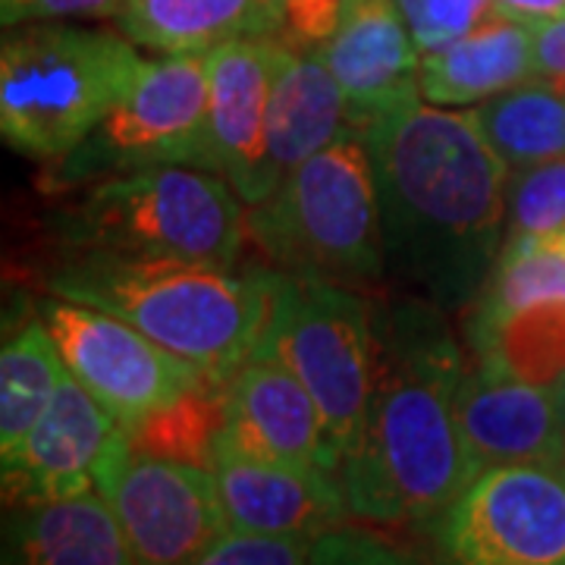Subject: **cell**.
I'll use <instances>...</instances> for the list:
<instances>
[{
	"mask_svg": "<svg viewBox=\"0 0 565 565\" xmlns=\"http://www.w3.org/2000/svg\"><path fill=\"white\" fill-rule=\"evenodd\" d=\"M255 355L280 362L302 381L343 462L377 390L381 340L374 308L343 282L274 270V305Z\"/></svg>",
	"mask_w": 565,
	"mask_h": 565,
	"instance_id": "cell-7",
	"label": "cell"
},
{
	"mask_svg": "<svg viewBox=\"0 0 565 565\" xmlns=\"http://www.w3.org/2000/svg\"><path fill=\"white\" fill-rule=\"evenodd\" d=\"M493 3L505 17L534 22V25L565 17V0H493Z\"/></svg>",
	"mask_w": 565,
	"mask_h": 565,
	"instance_id": "cell-34",
	"label": "cell"
},
{
	"mask_svg": "<svg viewBox=\"0 0 565 565\" xmlns=\"http://www.w3.org/2000/svg\"><path fill=\"white\" fill-rule=\"evenodd\" d=\"M136 44L73 22H25L0 47V136L32 161L57 163L129 95Z\"/></svg>",
	"mask_w": 565,
	"mask_h": 565,
	"instance_id": "cell-4",
	"label": "cell"
},
{
	"mask_svg": "<svg viewBox=\"0 0 565 565\" xmlns=\"http://www.w3.org/2000/svg\"><path fill=\"white\" fill-rule=\"evenodd\" d=\"M471 114L509 173L565 158V82L537 76L478 104Z\"/></svg>",
	"mask_w": 565,
	"mask_h": 565,
	"instance_id": "cell-23",
	"label": "cell"
},
{
	"mask_svg": "<svg viewBox=\"0 0 565 565\" xmlns=\"http://www.w3.org/2000/svg\"><path fill=\"white\" fill-rule=\"evenodd\" d=\"M537 302H565V236L505 239L471 315H500Z\"/></svg>",
	"mask_w": 565,
	"mask_h": 565,
	"instance_id": "cell-26",
	"label": "cell"
},
{
	"mask_svg": "<svg viewBox=\"0 0 565 565\" xmlns=\"http://www.w3.org/2000/svg\"><path fill=\"white\" fill-rule=\"evenodd\" d=\"M120 32L158 54H204L245 35H280L274 0H126Z\"/></svg>",
	"mask_w": 565,
	"mask_h": 565,
	"instance_id": "cell-21",
	"label": "cell"
},
{
	"mask_svg": "<svg viewBox=\"0 0 565 565\" xmlns=\"http://www.w3.org/2000/svg\"><path fill=\"white\" fill-rule=\"evenodd\" d=\"M534 22L493 13L434 54H422V98L437 107H475L537 79Z\"/></svg>",
	"mask_w": 565,
	"mask_h": 565,
	"instance_id": "cell-18",
	"label": "cell"
},
{
	"mask_svg": "<svg viewBox=\"0 0 565 565\" xmlns=\"http://www.w3.org/2000/svg\"><path fill=\"white\" fill-rule=\"evenodd\" d=\"M434 527L444 565H565V468H484Z\"/></svg>",
	"mask_w": 565,
	"mask_h": 565,
	"instance_id": "cell-10",
	"label": "cell"
},
{
	"mask_svg": "<svg viewBox=\"0 0 565 565\" xmlns=\"http://www.w3.org/2000/svg\"><path fill=\"white\" fill-rule=\"evenodd\" d=\"M44 286L139 327L214 384H226L258 352L274 305V270L236 274L88 248H76Z\"/></svg>",
	"mask_w": 565,
	"mask_h": 565,
	"instance_id": "cell-3",
	"label": "cell"
},
{
	"mask_svg": "<svg viewBox=\"0 0 565 565\" xmlns=\"http://www.w3.org/2000/svg\"><path fill=\"white\" fill-rule=\"evenodd\" d=\"M534 57L541 79L565 82V17L534 29Z\"/></svg>",
	"mask_w": 565,
	"mask_h": 565,
	"instance_id": "cell-33",
	"label": "cell"
},
{
	"mask_svg": "<svg viewBox=\"0 0 565 565\" xmlns=\"http://www.w3.org/2000/svg\"><path fill=\"white\" fill-rule=\"evenodd\" d=\"M66 374V364L51 330L39 315L20 323L0 349V456H13L54 390Z\"/></svg>",
	"mask_w": 565,
	"mask_h": 565,
	"instance_id": "cell-24",
	"label": "cell"
},
{
	"mask_svg": "<svg viewBox=\"0 0 565 565\" xmlns=\"http://www.w3.org/2000/svg\"><path fill=\"white\" fill-rule=\"evenodd\" d=\"M311 541L230 531L192 565H308Z\"/></svg>",
	"mask_w": 565,
	"mask_h": 565,
	"instance_id": "cell-30",
	"label": "cell"
},
{
	"mask_svg": "<svg viewBox=\"0 0 565 565\" xmlns=\"http://www.w3.org/2000/svg\"><path fill=\"white\" fill-rule=\"evenodd\" d=\"M3 565H132L98 490L54 503L7 505Z\"/></svg>",
	"mask_w": 565,
	"mask_h": 565,
	"instance_id": "cell-20",
	"label": "cell"
},
{
	"mask_svg": "<svg viewBox=\"0 0 565 565\" xmlns=\"http://www.w3.org/2000/svg\"><path fill=\"white\" fill-rule=\"evenodd\" d=\"M245 207L221 173L161 163L88 182L61 211L57 233L70 248L236 270L248 236Z\"/></svg>",
	"mask_w": 565,
	"mask_h": 565,
	"instance_id": "cell-5",
	"label": "cell"
},
{
	"mask_svg": "<svg viewBox=\"0 0 565 565\" xmlns=\"http://www.w3.org/2000/svg\"><path fill=\"white\" fill-rule=\"evenodd\" d=\"M456 418L478 471L519 462L559 465L565 396L556 390L531 386L475 362L456 393Z\"/></svg>",
	"mask_w": 565,
	"mask_h": 565,
	"instance_id": "cell-16",
	"label": "cell"
},
{
	"mask_svg": "<svg viewBox=\"0 0 565 565\" xmlns=\"http://www.w3.org/2000/svg\"><path fill=\"white\" fill-rule=\"evenodd\" d=\"M226 422V390L223 384L204 381L167 403L141 422L126 427L129 446L145 456L170 462L211 468L217 462V440Z\"/></svg>",
	"mask_w": 565,
	"mask_h": 565,
	"instance_id": "cell-25",
	"label": "cell"
},
{
	"mask_svg": "<svg viewBox=\"0 0 565 565\" xmlns=\"http://www.w3.org/2000/svg\"><path fill=\"white\" fill-rule=\"evenodd\" d=\"M223 390L226 422L217 452L340 475L343 462L327 437L318 403L280 362L255 355L223 384Z\"/></svg>",
	"mask_w": 565,
	"mask_h": 565,
	"instance_id": "cell-13",
	"label": "cell"
},
{
	"mask_svg": "<svg viewBox=\"0 0 565 565\" xmlns=\"http://www.w3.org/2000/svg\"><path fill=\"white\" fill-rule=\"evenodd\" d=\"M248 236L277 270L352 282L386 274L381 202L362 126H349L248 207Z\"/></svg>",
	"mask_w": 565,
	"mask_h": 565,
	"instance_id": "cell-6",
	"label": "cell"
},
{
	"mask_svg": "<svg viewBox=\"0 0 565 565\" xmlns=\"http://www.w3.org/2000/svg\"><path fill=\"white\" fill-rule=\"evenodd\" d=\"M122 424L66 371L25 444L3 456V503L32 505L95 490Z\"/></svg>",
	"mask_w": 565,
	"mask_h": 565,
	"instance_id": "cell-14",
	"label": "cell"
},
{
	"mask_svg": "<svg viewBox=\"0 0 565 565\" xmlns=\"http://www.w3.org/2000/svg\"><path fill=\"white\" fill-rule=\"evenodd\" d=\"M126 0H0L3 29L25 22H61V20H107L120 17Z\"/></svg>",
	"mask_w": 565,
	"mask_h": 565,
	"instance_id": "cell-32",
	"label": "cell"
},
{
	"mask_svg": "<svg viewBox=\"0 0 565 565\" xmlns=\"http://www.w3.org/2000/svg\"><path fill=\"white\" fill-rule=\"evenodd\" d=\"M308 565H444L415 546L390 541L367 527L340 525L311 541Z\"/></svg>",
	"mask_w": 565,
	"mask_h": 565,
	"instance_id": "cell-29",
	"label": "cell"
},
{
	"mask_svg": "<svg viewBox=\"0 0 565 565\" xmlns=\"http://www.w3.org/2000/svg\"><path fill=\"white\" fill-rule=\"evenodd\" d=\"M349 126L355 122L343 88L321 54L280 41L267 117V158L274 182L280 185L299 163L340 139Z\"/></svg>",
	"mask_w": 565,
	"mask_h": 565,
	"instance_id": "cell-19",
	"label": "cell"
},
{
	"mask_svg": "<svg viewBox=\"0 0 565 565\" xmlns=\"http://www.w3.org/2000/svg\"><path fill=\"white\" fill-rule=\"evenodd\" d=\"M185 163L214 170L207 141V70L204 54H163L141 61L129 95L73 154L54 163L47 185H85L117 173Z\"/></svg>",
	"mask_w": 565,
	"mask_h": 565,
	"instance_id": "cell-8",
	"label": "cell"
},
{
	"mask_svg": "<svg viewBox=\"0 0 565 565\" xmlns=\"http://www.w3.org/2000/svg\"><path fill=\"white\" fill-rule=\"evenodd\" d=\"M39 318L61 349L66 371L122 427L207 381L199 367L102 308L54 296L39 305Z\"/></svg>",
	"mask_w": 565,
	"mask_h": 565,
	"instance_id": "cell-11",
	"label": "cell"
},
{
	"mask_svg": "<svg viewBox=\"0 0 565 565\" xmlns=\"http://www.w3.org/2000/svg\"><path fill=\"white\" fill-rule=\"evenodd\" d=\"M277 57V35H245L204 51L211 154L217 173L248 207L262 204L277 189L267 158V117Z\"/></svg>",
	"mask_w": 565,
	"mask_h": 565,
	"instance_id": "cell-12",
	"label": "cell"
},
{
	"mask_svg": "<svg viewBox=\"0 0 565 565\" xmlns=\"http://www.w3.org/2000/svg\"><path fill=\"white\" fill-rule=\"evenodd\" d=\"M364 139L386 274L444 311L478 302L505 243L509 167L475 114L418 98L374 117Z\"/></svg>",
	"mask_w": 565,
	"mask_h": 565,
	"instance_id": "cell-1",
	"label": "cell"
},
{
	"mask_svg": "<svg viewBox=\"0 0 565 565\" xmlns=\"http://www.w3.org/2000/svg\"><path fill=\"white\" fill-rule=\"evenodd\" d=\"M381 371L371 412L343 456L355 519L381 527L437 525L478 475L456 418L465 352L444 308L408 299L374 308Z\"/></svg>",
	"mask_w": 565,
	"mask_h": 565,
	"instance_id": "cell-2",
	"label": "cell"
},
{
	"mask_svg": "<svg viewBox=\"0 0 565 565\" xmlns=\"http://www.w3.org/2000/svg\"><path fill=\"white\" fill-rule=\"evenodd\" d=\"M565 233V158L512 170L505 185V239Z\"/></svg>",
	"mask_w": 565,
	"mask_h": 565,
	"instance_id": "cell-27",
	"label": "cell"
},
{
	"mask_svg": "<svg viewBox=\"0 0 565 565\" xmlns=\"http://www.w3.org/2000/svg\"><path fill=\"white\" fill-rule=\"evenodd\" d=\"M214 478L230 527L245 534L318 541L352 515L337 471L252 462L217 452Z\"/></svg>",
	"mask_w": 565,
	"mask_h": 565,
	"instance_id": "cell-17",
	"label": "cell"
},
{
	"mask_svg": "<svg viewBox=\"0 0 565 565\" xmlns=\"http://www.w3.org/2000/svg\"><path fill=\"white\" fill-rule=\"evenodd\" d=\"M274 7L282 20L277 39L305 51H318L343 13V0H274Z\"/></svg>",
	"mask_w": 565,
	"mask_h": 565,
	"instance_id": "cell-31",
	"label": "cell"
},
{
	"mask_svg": "<svg viewBox=\"0 0 565 565\" xmlns=\"http://www.w3.org/2000/svg\"><path fill=\"white\" fill-rule=\"evenodd\" d=\"M563 236H565V233H563Z\"/></svg>",
	"mask_w": 565,
	"mask_h": 565,
	"instance_id": "cell-36",
	"label": "cell"
},
{
	"mask_svg": "<svg viewBox=\"0 0 565 565\" xmlns=\"http://www.w3.org/2000/svg\"><path fill=\"white\" fill-rule=\"evenodd\" d=\"M559 468H565V446H563V456H559Z\"/></svg>",
	"mask_w": 565,
	"mask_h": 565,
	"instance_id": "cell-35",
	"label": "cell"
},
{
	"mask_svg": "<svg viewBox=\"0 0 565 565\" xmlns=\"http://www.w3.org/2000/svg\"><path fill=\"white\" fill-rule=\"evenodd\" d=\"M422 54L459 41L497 13L493 0H396Z\"/></svg>",
	"mask_w": 565,
	"mask_h": 565,
	"instance_id": "cell-28",
	"label": "cell"
},
{
	"mask_svg": "<svg viewBox=\"0 0 565 565\" xmlns=\"http://www.w3.org/2000/svg\"><path fill=\"white\" fill-rule=\"evenodd\" d=\"M95 490L110 505L132 565H192L233 531L211 468L136 452L126 427L104 456Z\"/></svg>",
	"mask_w": 565,
	"mask_h": 565,
	"instance_id": "cell-9",
	"label": "cell"
},
{
	"mask_svg": "<svg viewBox=\"0 0 565 565\" xmlns=\"http://www.w3.org/2000/svg\"><path fill=\"white\" fill-rule=\"evenodd\" d=\"M475 362L565 396V302H537L468 318Z\"/></svg>",
	"mask_w": 565,
	"mask_h": 565,
	"instance_id": "cell-22",
	"label": "cell"
},
{
	"mask_svg": "<svg viewBox=\"0 0 565 565\" xmlns=\"http://www.w3.org/2000/svg\"><path fill=\"white\" fill-rule=\"evenodd\" d=\"M318 54L343 88L355 126L422 98V51L396 0H343L333 35Z\"/></svg>",
	"mask_w": 565,
	"mask_h": 565,
	"instance_id": "cell-15",
	"label": "cell"
}]
</instances>
